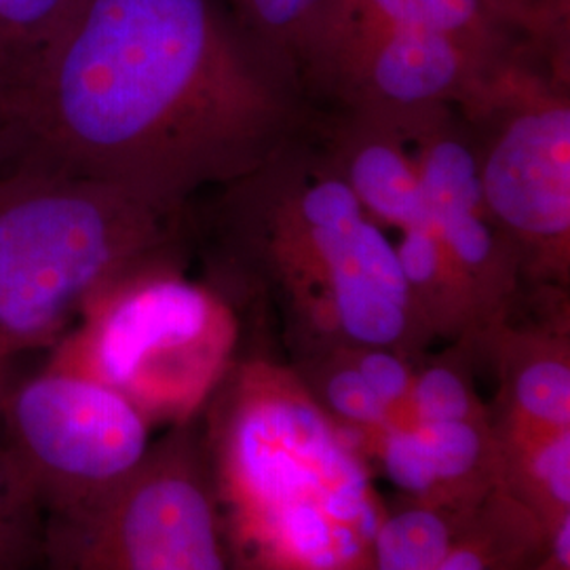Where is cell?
<instances>
[{"instance_id": "6da1fadb", "label": "cell", "mask_w": 570, "mask_h": 570, "mask_svg": "<svg viewBox=\"0 0 570 570\" xmlns=\"http://www.w3.org/2000/svg\"><path fill=\"white\" fill-rule=\"evenodd\" d=\"M218 0H72L20 100L4 165L186 207L282 150L292 108Z\"/></svg>"}, {"instance_id": "7a4b0ae2", "label": "cell", "mask_w": 570, "mask_h": 570, "mask_svg": "<svg viewBox=\"0 0 570 570\" xmlns=\"http://www.w3.org/2000/svg\"><path fill=\"white\" fill-rule=\"evenodd\" d=\"M197 425L230 570H372L387 499L292 366L239 357Z\"/></svg>"}, {"instance_id": "3957f363", "label": "cell", "mask_w": 570, "mask_h": 570, "mask_svg": "<svg viewBox=\"0 0 570 570\" xmlns=\"http://www.w3.org/2000/svg\"><path fill=\"white\" fill-rule=\"evenodd\" d=\"M180 205L28 165L0 167V391L110 285L176 261Z\"/></svg>"}, {"instance_id": "277c9868", "label": "cell", "mask_w": 570, "mask_h": 570, "mask_svg": "<svg viewBox=\"0 0 570 570\" xmlns=\"http://www.w3.org/2000/svg\"><path fill=\"white\" fill-rule=\"evenodd\" d=\"M242 326L225 296L174 265L144 266L82 311L47 364L121 393L155 429L199 419L239 360Z\"/></svg>"}, {"instance_id": "5b68a950", "label": "cell", "mask_w": 570, "mask_h": 570, "mask_svg": "<svg viewBox=\"0 0 570 570\" xmlns=\"http://www.w3.org/2000/svg\"><path fill=\"white\" fill-rule=\"evenodd\" d=\"M155 428L121 393L75 370L42 364L0 391V461L37 524L91 503L142 465Z\"/></svg>"}, {"instance_id": "8992f818", "label": "cell", "mask_w": 570, "mask_h": 570, "mask_svg": "<svg viewBox=\"0 0 570 570\" xmlns=\"http://www.w3.org/2000/svg\"><path fill=\"white\" fill-rule=\"evenodd\" d=\"M42 570H230L197 419L164 429L121 487L39 524Z\"/></svg>"}, {"instance_id": "52a82bcc", "label": "cell", "mask_w": 570, "mask_h": 570, "mask_svg": "<svg viewBox=\"0 0 570 570\" xmlns=\"http://www.w3.org/2000/svg\"><path fill=\"white\" fill-rule=\"evenodd\" d=\"M548 51L505 63L471 110L489 117L478 144L480 183L490 218L518 263L541 279L567 282L570 252V106L539 70Z\"/></svg>"}, {"instance_id": "ba28073f", "label": "cell", "mask_w": 570, "mask_h": 570, "mask_svg": "<svg viewBox=\"0 0 570 570\" xmlns=\"http://www.w3.org/2000/svg\"><path fill=\"white\" fill-rule=\"evenodd\" d=\"M518 56H499L423 28L324 21L296 63L366 115L400 119L450 102L473 108L497 72Z\"/></svg>"}, {"instance_id": "9c48e42d", "label": "cell", "mask_w": 570, "mask_h": 570, "mask_svg": "<svg viewBox=\"0 0 570 570\" xmlns=\"http://www.w3.org/2000/svg\"><path fill=\"white\" fill-rule=\"evenodd\" d=\"M282 178L266 186L254 225L263 261L287 308L353 271L407 284L395 245L332 165L303 167Z\"/></svg>"}, {"instance_id": "30bf717a", "label": "cell", "mask_w": 570, "mask_h": 570, "mask_svg": "<svg viewBox=\"0 0 570 570\" xmlns=\"http://www.w3.org/2000/svg\"><path fill=\"white\" fill-rule=\"evenodd\" d=\"M395 497L450 508H480L501 489L492 414L454 421H397L367 449Z\"/></svg>"}, {"instance_id": "8fae6325", "label": "cell", "mask_w": 570, "mask_h": 570, "mask_svg": "<svg viewBox=\"0 0 570 570\" xmlns=\"http://www.w3.org/2000/svg\"><path fill=\"white\" fill-rule=\"evenodd\" d=\"M487 353L499 376L497 404L490 407L494 428H570L569 320L492 327L475 345Z\"/></svg>"}, {"instance_id": "7c38bea8", "label": "cell", "mask_w": 570, "mask_h": 570, "mask_svg": "<svg viewBox=\"0 0 570 570\" xmlns=\"http://www.w3.org/2000/svg\"><path fill=\"white\" fill-rule=\"evenodd\" d=\"M343 140L338 164L332 165L348 184L376 225L416 228L431 225L428 197L414 157L393 122L366 115Z\"/></svg>"}, {"instance_id": "4fadbf2b", "label": "cell", "mask_w": 570, "mask_h": 570, "mask_svg": "<svg viewBox=\"0 0 570 570\" xmlns=\"http://www.w3.org/2000/svg\"><path fill=\"white\" fill-rule=\"evenodd\" d=\"M501 489L550 532L570 520V428H494Z\"/></svg>"}, {"instance_id": "5bb4252c", "label": "cell", "mask_w": 570, "mask_h": 570, "mask_svg": "<svg viewBox=\"0 0 570 570\" xmlns=\"http://www.w3.org/2000/svg\"><path fill=\"white\" fill-rule=\"evenodd\" d=\"M480 508H450L393 497L385 503L374 534L372 570L440 569Z\"/></svg>"}, {"instance_id": "9a60e30c", "label": "cell", "mask_w": 570, "mask_h": 570, "mask_svg": "<svg viewBox=\"0 0 570 570\" xmlns=\"http://www.w3.org/2000/svg\"><path fill=\"white\" fill-rule=\"evenodd\" d=\"M315 404L348 433L362 452L397 423L387 407L367 387L353 364L348 346H306L298 348L292 366Z\"/></svg>"}, {"instance_id": "2e32d148", "label": "cell", "mask_w": 570, "mask_h": 570, "mask_svg": "<svg viewBox=\"0 0 570 570\" xmlns=\"http://www.w3.org/2000/svg\"><path fill=\"white\" fill-rule=\"evenodd\" d=\"M546 530L503 489L494 490L438 570H529Z\"/></svg>"}, {"instance_id": "e0dca14e", "label": "cell", "mask_w": 570, "mask_h": 570, "mask_svg": "<svg viewBox=\"0 0 570 570\" xmlns=\"http://www.w3.org/2000/svg\"><path fill=\"white\" fill-rule=\"evenodd\" d=\"M72 0H0V117H4L41 60Z\"/></svg>"}, {"instance_id": "ac0fdd59", "label": "cell", "mask_w": 570, "mask_h": 570, "mask_svg": "<svg viewBox=\"0 0 570 570\" xmlns=\"http://www.w3.org/2000/svg\"><path fill=\"white\" fill-rule=\"evenodd\" d=\"M421 357L407 404V421H454L490 414V406L478 395L473 381L475 351L468 343Z\"/></svg>"}, {"instance_id": "d6986e66", "label": "cell", "mask_w": 570, "mask_h": 570, "mask_svg": "<svg viewBox=\"0 0 570 570\" xmlns=\"http://www.w3.org/2000/svg\"><path fill=\"white\" fill-rule=\"evenodd\" d=\"M247 45L275 60H298L305 42L326 13L332 0H228Z\"/></svg>"}, {"instance_id": "ffe728a7", "label": "cell", "mask_w": 570, "mask_h": 570, "mask_svg": "<svg viewBox=\"0 0 570 570\" xmlns=\"http://www.w3.org/2000/svg\"><path fill=\"white\" fill-rule=\"evenodd\" d=\"M348 351L367 387L395 421H404L416 367L425 353L416 355L391 346H348Z\"/></svg>"}, {"instance_id": "44dd1931", "label": "cell", "mask_w": 570, "mask_h": 570, "mask_svg": "<svg viewBox=\"0 0 570 570\" xmlns=\"http://www.w3.org/2000/svg\"><path fill=\"white\" fill-rule=\"evenodd\" d=\"M37 541L39 524L16 501L0 461V570H20L26 556L37 553Z\"/></svg>"}, {"instance_id": "7402d4cb", "label": "cell", "mask_w": 570, "mask_h": 570, "mask_svg": "<svg viewBox=\"0 0 570 570\" xmlns=\"http://www.w3.org/2000/svg\"><path fill=\"white\" fill-rule=\"evenodd\" d=\"M529 570H570V520L546 532V546Z\"/></svg>"}, {"instance_id": "603a6c76", "label": "cell", "mask_w": 570, "mask_h": 570, "mask_svg": "<svg viewBox=\"0 0 570 570\" xmlns=\"http://www.w3.org/2000/svg\"><path fill=\"white\" fill-rule=\"evenodd\" d=\"M529 2L550 20L569 23V0H529Z\"/></svg>"}, {"instance_id": "cb8c5ba5", "label": "cell", "mask_w": 570, "mask_h": 570, "mask_svg": "<svg viewBox=\"0 0 570 570\" xmlns=\"http://www.w3.org/2000/svg\"><path fill=\"white\" fill-rule=\"evenodd\" d=\"M4 159H7V153H4V121L0 117V167L4 165Z\"/></svg>"}]
</instances>
